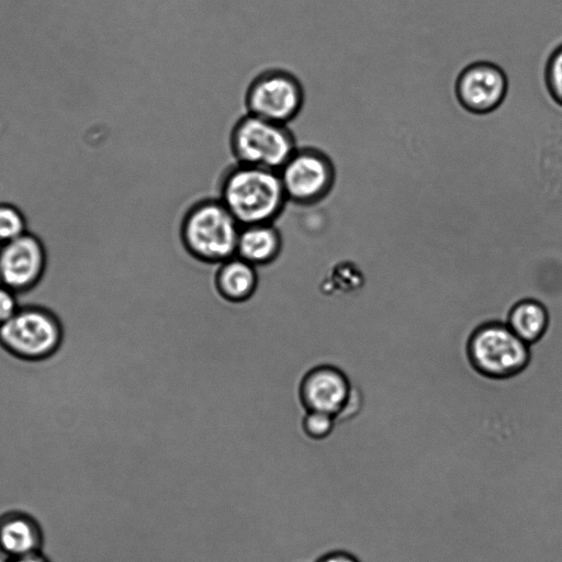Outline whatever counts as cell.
<instances>
[{
	"label": "cell",
	"mask_w": 562,
	"mask_h": 562,
	"mask_svg": "<svg viewBox=\"0 0 562 562\" xmlns=\"http://www.w3.org/2000/svg\"><path fill=\"white\" fill-rule=\"evenodd\" d=\"M64 329L50 310L23 305L0 326V344L12 356L26 361H43L61 346Z\"/></svg>",
	"instance_id": "5"
},
{
	"label": "cell",
	"mask_w": 562,
	"mask_h": 562,
	"mask_svg": "<svg viewBox=\"0 0 562 562\" xmlns=\"http://www.w3.org/2000/svg\"><path fill=\"white\" fill-rule=\"evenodd\" d=\"M46 267L45 245L31 232L0 245V283L16 294L35 288Z\"/></svg>",
	"instance_id": "8"
},
{
	"label": "cell",
	"mask_w": 562,
	"mask_h": 562,
	"mask_svg": "<svg viewBox=\"0 0 562 562\" xmlns=\"http://www.w3.org/2000/svg\"><path fill=\"white\" fill-rule=\"evenodd\" d=\"M304 103L301 80L283 68H268L256 75L244 95L246 113L285 125L300 115Z\"/></svg>",
	"instance_id": "6"
},
{
	"label": "cell",
	"mask_w": 562,
	"mask_h": 562,
	"mask_svg": "<svg viewBox=\"0 0 562 562\" xmlns=\"http://www.w3.org/2000/svg\"><path fill=\"white\" fill-rule=\"evenodd\" d=\"M549 313L539 301L526 299L517 302L509 311L507 325L513 333L531 345L540 340L549 327Z\"/></svg>",
	"instance_id": "14"
},
{
	"label": "cell",
	"mask_w": 562,
	"mask_h": 562,
	"mask_svg": "<svg viewBox=\"0 0 562 562\" xmlns=\"http://www.w3.org/2000/svg\"><path fill=\"white\" fill-rule=\"evenodd\" d=\"M0 506V551L9 559L40 552L42 535L27 514Z\"/></svg>",
	"instance_id": "11"
},
{
	"label": "cell",
	"mask_w": 562,
	"mask_h": 562,
	"mask_svg": "<svg viewBox=\"0 0 562 562\" xmlns=\"http://www.w3.org/2000/svg\"><path fill=\"white\" fill-rule=\"evenodd\" d=\"M20 308L18 294L0 283V326Z\"/></svg>",
	"instance_id": "18"
},
{
	"label": "cell",
	"mask_w": 562,
	"mask_h": 562,
	"mask_svg": "<svg viewBox=\"0 0 562 562\" xmlns=\"http://www.w3.org/2000/svg\"><path fill=\"white\" fill-rule=\"evenodd\" d=\"M217 191L241 226L276 223L289 204L278 171L238 162L224 170Z\"/></svg>",
	"instance_id": "1"
},
{
	"label": "cell",
	"mask_w": 562,
	"mask_h": 562,
	"mask_svg": "<svg viewBox=\"0 0 562 562\" xmlns=\"http://www.w3.org/2000/svg\"><path fill=\"white\" fill-rule=\"evenodd\" d=\"M544 81L550 97L562 106V44L551 53L547 60Z\"/></svg>",
	"instance_id": "17"
},
{
	"label": "cell",
	"mask_w": 562,
	"mask_h": 562,
	"mask_svg": "<svg viewBox=\"0 0 562 562\" xmlns=\"http://www.w3.org/2000/svg\"><path fill=\"white\" fill-rule=\"evenodd\" d=\"M282 248V234L277 223H259L240 227L236 256L254 266L272 262Z\"/></svg>",
	"instance_id": "12"
},
{
	"label": "cell",
	"mask_w": 562,
	"mask_h": 562,
	"mask_svg": "<svg viewBox=\"0 0 562 562\" xmlns=\"http://www.w3.org/2000/svg\"><path fill=\"white\" fill-rule=\"evenodd\" d=\"M256 266L234 256L217 266L215 285L222 297L229 302H244L252 296L258 286Z\"/></svg>",
	"instance_id": "13"
},
{
	"label": "cell",
	"mask_w": 562,
	"mask_h": 562,
	"mask_svg": "<svg viewBox=\"0 0 562 562\" xmlns=\"http://www.w3.org/2000/svg\"><path fill=\"white\" fill-rule=\"evenodd\" d=\"M240 227L217 196L203 198L184 211L179 233L183 246L194 258L220 265L236 256Z\"/></svg>",
	"instance_id": "2"
},
{
	"label": "cell",
	"mask_w": 562,
	"mask_h": 562,
	"mask_svg": "<svg viewBox=\"0 0 562 562\" xmlns=\"http://www.w3.org/2000/svg\"><path fill=\"white\" fill-rule=\"evenodd\" d=\"M289 125L246 113L233 125L229 149L235 162L278 171L296 149Z\"/></svg>",
	"instance_id": "3"
},
{
	"label": "cell",
	"mask_w": 562,
	"mask_h": 562,
	"mask_svg": "<svg viewBox=\"0 0 562 562\" xmlns=\"http://www.w3.org/2000/svg\"><path fill=\"white\" fill-rule=\"evenodd\" d=\"M467 355L476 372L496 380L519 374L530 361L529 345L502 322L477 326L469 337Z\"/></svg>",
	"instance_id": "4"
},
{
	"label": "cell",
	"mask_w": 562,
	"mask_h": 562,
	"mask_svg": "<svg viewBox=\"0 0 562 562\" xmlns=\"http://www.w3.org/2000/svg\"><path fill=\"white\" fill-rule=\"evenodd\" d=\"M27 232V222L19 207L0 203V245L11 241Z\"/></svg>",
	"instance_id": "15"
},
{
	"label": "cell",
	"mask_w": 562,
	"mask_h": 562,
	"mask_svg": "<svg viewBox=\"0 0 562 562\" xmlns=\"http://www.w3.org/2000/svg\"><path fill=\"white\" fill-rule=\"evenodd\" d=\"M316 562H359V560L351 553L345 551H333L325 554Z\"/></svg>",
	"instance_id": "19"
},
{
	"label": "cell",
	"mask_w": 562,
	"mask_h": 562,
	"mask_svg": "<svg viewBox=\"0 0 562 562\" xmlns=\"http://www.w3.org/2000/svg\"><path fill=\"white\" fill-rule=\"evenodd\" d=\"M456 97L460 105L473 114H488L504 102L508 79L504 69L486 60L464 67L456 80Z\"/></svg>",
	"instance_id": "9"
},
{
	"label": "cell",
	"mask_w": 562,
	"mask_h": 562,
	"mask_svg": "<svg viewBox=\"0 0 562 562\" xmlns=\"http://www.w3.org/2000/svg\"><path fill=\"white\" fill-rule=\"evenodd\" d=\"M278 172L288 202L297 206L321 203L336 182L334 161L324 150L313 146H297Z\"/></svg>",
	"instance_id": "7"
},
{
	"label": "cell",
	"mask_w": 562,
	"mask_h": 562,
	"mask_svg": "<svg viewBox=\"0 0 562 562\" xmlns=\"http://www.w3.org/2000/svg\"><path fill=\"white\" fill-rule=\"evenodd\" d=\"M336 424L335 416L319 411H306L301 422L304 435L314 441H321L329 437Z\"/></svg>",
	"instance_id": "16"
},
{
	"label": "cell",
	"mask_w": 562,
	"mask_h": 562,
	"mask_svg": "<svg viewBox=\"0 0 562 562\" xmlns=\"http://www.w3.org/2000/svg\"><path fill=\"white\" fill-rule=\"evenodd\" d=\"M5 562H48L47 559L41 553H31L23 557L8 559Z\"/></svg>",
	"instance_id": "20"
},
{
	"label": "cell",
	"mask_w": 562,
	"mask_h": 562,
	"mask_svg": "<svg viewBox=\"0 0 562 562\" xmlns=\"http://www.w3.org/2000/svg\"><path fill=\"white\" fill-rule=\"evenodd\" d=\"M351 382L344 370L333 363H319L303 376L300 395L307 411L337 416L345 406Z\"/></svg>",
	"instance_id": "10"
}]
</instances>
